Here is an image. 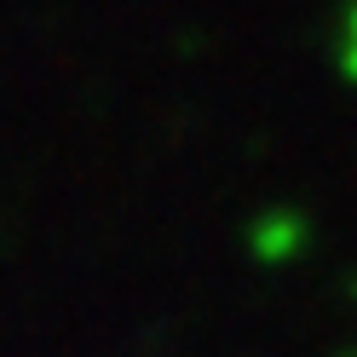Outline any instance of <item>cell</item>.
Segmentation results:
<instances>
[{"label": "cell", "instance_id": "obj_1", "mask_svg": "<svg viewBox=\"0 0 357 357\" xmlns=\"http://www.w3.org/2000/svg\"><path fill=\"white\" fill-rule=\"evenodd\" d=\"M340 70H346V81L357 86V0H351L346 17H340Z\"/></svg>", "mask_w": 357, "mask_h": 357}]
</instances>
